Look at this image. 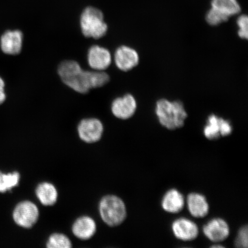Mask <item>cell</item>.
I'll return each mask as SVG.
<instances>
[{"instance_id": "obj_17", "label": "cell", "mask_w": 248, "mask_h": 248, "mask_svg": "<svg viewBox=\"0 0 248 248\" xmlns=\"http://www.w3.org/2000/svg\"><path fill=\"white\" fill-rule=\"evenodd\" d=\"M36 195L43 204L51 206L57 202L58 193L54 185L49 183H43L37 187Z\"/></svg>"}, {"instance_id": "obj_5", "label": "cell", "mask_w": 248, "mask_h": 248, "mask_svg": "<svg viewBox=\"0 0 248 248\" xmlns=\"http://www.w3.org/2000/svg\"><path fill=\"white\" fill-rule=\"evenodd\" d=\"M232 131V126L229 120L215 114H210L204 127L203 134L210 140H216L221 137L230 135Z\"/></svg>"}, {"instance_id": "obj_20", "label": "cell", "mask_w": 248, "mask_h": 248, "mask_svg": "<svg viewBox=\"0 0 248 248\" xmlns=\"http://www.w3.org/2000/svg\"><path fill=\"white\" fill-rule=\"evenodd\" d=\"M205 18L206 22L210 26H217L226 23L230 18L217 10V9L211 7L208 12H207Z\"/></svg>"}, {"instance_id": "obj_1", "label": "cell", "mask_w": 248, "mask_h": 248, "mask_svg": "<svg viewBox=\"0 0 248 248\" xmlns=\"http://www.w3.org/2000/svg\"><path fill=\"white\" fill-rule=\"evenodd\" d=\"M155 113L161 125L169 130L182 128L188 117L182 102L164 98L156 102Z\"/></svg>"}, {"instance_id": "obj_6", "label": "cell", "mask_w": 248, "mask_h": 248, "mask_svg": "<svg viewBox=\"0 0 248 248\" xmlns=\"http://www.w3.org/2000/svg\"><path fill=\"white\" fill-rule=\"evenodd\" d=\"M39 217V210L35 204L24 201L16 207L14 212V221L18 225L30 228L35 224Z\"/></svg>"}, {"instance_id": "obj_7", "label": "cell", "mask_w": 248, "mask_h": 248, "mask_svg": "<svg viewBox=\"0 0 248 248\" xmlns=\"http://www.w3.org/2000/svg\"><path fill=\"white\" fill-rule=\"evenodd\" d=\"M138 104L133 95L126 94L117 97L111 105L113 115L121 120H128L134 115L137 110Z\"/></svg>"}, {"instance_id": "obj_8", "label": "cell", "mask_w": 248, "mask_h": 248, "mask_svg": "<svg viewBox=\"0 0 248 248\" xmlns=\"http://www.w3.org/2000/svg\"><path fill=\"white\" fill-rule=\"evenodd\" d=\"M87 58L89 66L94 70L105 71L112 62L110 51L98 45L92 46L89 48Z\"/></svg>"}, {"instance_id": "obj_3", "label": "cell", "mask_w": 248, "mask_h": 248, "mask_svg": "<svg viewBox=\"0 0 248 248\" xmlns=\"http://www.w3.org/2000/svg\"><path fill=\"white\" fill-rule=\"evenodd\" d=\"M100 212L103 221L110 226L122 224L126 217L125 203L115 195H108L101 200Z\"/></svg>"}, {"instance_id": "obj_13", "label": "cell", "mask_w": 248, "mask_h": 248, "mask_svg": "<svg viewBox=\"0 0 248 248\" xmlns=\"http://www.w3.org/2000/svg\"><path fill=\"white\" fill-rule=\"evenodd\" d=\"M172 231L176 238L184 241H193L199 235L197 225L186 218L175 220L172 224Z\"/></svg>"}, {"instance_id": "obj_11", "label": "cell", "mask_w": 248, "mask_h": 248, "mask_svg": "<svg viewBox=\"0 0 248 248\" xmlns=\"http://www.w3.org/2000/svg\"><path fill=\"white\" fill-rule=\"evenodd\" d=\"M23 33L18 30H8L0 39V47L5 54L17 55L22 51Z\"/></svg>"}, {"instance_id": "obj_12", "label": "cell", "mask_w": 248, "mask_h": 248, "mask_svg": "<svg viewBox=\"0 0 248 248\" xmlns=\"http://www.w3.org/2000/svg\"><path fill=\"white\" fill-rule=\"evenodd\" d=\"M203 232L210 241L219 243L227 239L230 234V228L225 220L216 218L210 220L203 226Z\"/></svg>"}, {"instance_id": "obj_14", "label": "cell", "mask_w": 248, "mask_h": 248, "mask_svg": "<svg viewBox=\"0 0 248 248\" xmlns=\"http://www.w3.org/2000/svg\"><path fill=\"white\" fill-rule=\"evenodd\" d=\"M187 204L189 212L197 218H204L209 212V205L202 194L191 193L188 195Z\"/></svg>"}, {"instance_id": "obj_9", "label": "cell", "mask_w": 248, "mask_h": 248, "mask_svg": "<svg viewBox=\"0 0 248 248\" xmlns=\"http://www.w3.org/2000/svg\"><path fill=\"white\" fill-rule=\"evenodd\" d=\"M114 60L118 69L127 72L138 66L140 57L138 52L134 48L122 46H119L114 52Z\"/></svg>"}, {"instance_id": "obj_21", "label": "cell", "mask_w": 248, "mask_h": 248, "mask_svg": "<svg viewBox=\"0 0 248 248\" xmlns=\"http://www.w3.org/2000/svg\"><path fill=\"white\" fill-rule=\"evenodd\" d=\"M46 247L49 248H70L71 243L66 235L55 233L49 237Z\"/></svg>"}, {"instance_id": "obj_16", "label": "cell", "mask_w": 248, "mask_h": 248, "mask_svg": "<svg viewBox=\"0 0 248 248\" xmlns=\"http://www.w3.org/2000/svg\"><path fill=\"white\" fill-rule=\"evenodd\" d=\"M95 223L91 217H82L78 219L73 226L74 235L81 240H88L94 234Z\"/></svg>"}, {"instance_id": "obj_10", "label": "cell", "mask_w": 248, "mask_h": 248, "mask_svg": "<svg viewBox=\"0 0 248 248\" xmlns=\"http://www.w3.org/2000/svg\"><path fill=\"white\" fill-rule=\"evenodd\" d=\"M103 131V124L100 120L95 118L83 119L78 126L80 138L86 142L98 141L101 138Z\"/></svg>"}, {"instance_id": "obj_18", "label": "cell", "mask_w": 248, "mask_h": 248, "mask_svg": "<svg viewBox=\"0 0 248 248\" xmlns=\"http://www.w3.org/2000/svg\"><path fill=\"white\" fill-rule=\"evenodd\" d=\"M211 7L217 9L229 18L239 14L241 6L237 0H212Z\"/></svg>"}, {"instance_id": "obj_22", "label": "cell", "mask_w": 248, "mask_h": 248, "mask_svg": "<svg viewBox=\"0 0 248 248\" xmlns=\"http://www.w3.org/2000/svg\"><path fill=\"white\" fill-rule=\"evenodd\" d=\"M237 24L238 27V35L242 39L247 40L248 38V17L247 15H241L238 18Z\"/></svg>"}, {"instance_id": "obj_24", "label": "cell", "mask_w": 248, "mask_h": 248, "mask_svg": "<svg viewBox=\"0 0 248 248\" xmlns=\"http://www.w3.org/2000/svg\"><path fill=\"white\" fill-rule=\"evenodd\" d=\"M7 98V95L5 93V83L0 77V105H2L6 100Z\"/></svg>"}, {"instance_id": "obj_23", "label": "cell", "mask_w": 248, "mask_h": 248, "mask_svg": "<svg viewBox=\"0 0 248 248\" xmlns=\"http://www.w3.org/2000/svg\"><path fill=\"white\" fill-rule=\"evenodd\" d=\"M235 246L239 248H247L248 247V226H243L238 231L234 242Z\"/></svg>"}, {"instance_id": "obj_2", "label": "cell", "mask_w": 248, "mask_h": 248, "mask_svg": "<svg viewBox=\"0 0 248 248\" xmlns=\"http://www.w3.org/2000/svg\"><path fill=\"white\" fill-rule=\"evenodd\" d=\"M80 28L86 38L98 40L107 35L108 26L103 13L97 8L89 7L83 10L80 17Z\"/></svg>"}, {"instance_id": "obj_19", "label": "cell", "mask_w": 248, "mask_h": 248, "mask_svg": "<svg viewBox=\"0 0 248 248\" xmlns=\"http://www.w3.org/2000/svg\"><path fill=\"white\" fill-rule=\"evenodd\" d=\"M20 174L17 172L4 173L0 172V193H5L18 185Z\"/></svg>"}, {"instance_id": "obj_4", "label": "cell", "mask_w": 248, "mask_h": 248, "mask_svg": "<svg viewBox=\"0 0 248 248\" xmlns=\"http://www.w3.org/2000/svg\"><path fill=\"white\" fill-rule=\"evenodd\" d=\"M83 69L78 62L74 60L62 61L58 67V74L62 82L73 91L82 94Z\"/></svg>"}, {"instance_id": "obj_15", "label": "cell", "mask_w": 248, "mask_h": 248, "mask_svg": "<svg viewBox=\"0 0 248 248\" xmlns=\"http://www.w3.org/2000/svg\"><path fill=\"white\" fill-rule=\"evenodd\" d=\"M185 204L184 195L176 189H170L164 194L162 201V208L165 212L176 214L181 212Z\"/></svg>"}]
</instances>
